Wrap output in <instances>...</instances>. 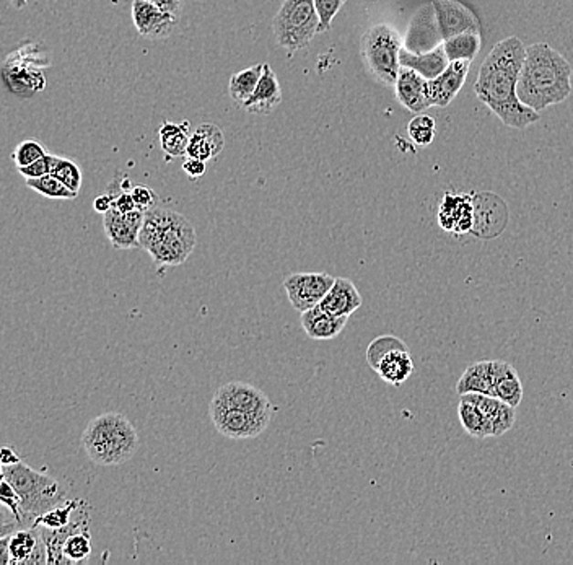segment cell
Segmentation results:
<instances>
[{"label":"cell","instance_id":"6da1fadb","mask_svg":"<svg viewBox=\"0 0 573 565\" xmlns=\"http://www.w3.org/2000/svg\"><path fill=\"white\" fill-rule=\"evenodd\" d=\"M526 48L516 37H505L492 48L476 80V95L505 126L525 129L539 121V112L521 103L518 80Z\"/></svg>","mask_w":573,"mask_h":565},{"label":"cell","instance_id":"7a4b0ae2","mask_svg":"<svg viewBox=\"0 0 573 565\" xmlns=\"http://www.w3.org/2000/svg\"><path fill=\"white\" fill-rule=\"evenodd\" d=\"M572 93V66L547 43L526 48L518 80V98L535 112L564 103Z\"/></svg>","mask_w":573,"mask_h":565},{"label":"cell","instance_id":"3957f363","mask_svg":"<svg viewBox=\"0 0 573 565\" xmlns=\"http://www.w3.org/2000/svg\"><path fill=\"white\" fill-rule=\"evenodd\" d=\"M194 246L196 230L186 217L162 208L145 212L139 248L152 256L156 268L185 264Z\"/></svg>","mask_w":573,"mask_h":565},{"label":"cell","instance_id":"277c9868","mask_svg":"<svg viewBox=\"0 0 573 565\" xmlns=\"http://www.w3.org/2000/svg\"><path fill=\"white\" fill-rule=\"evenodd\" d=\"M82 443L90 462L100 466H118L134 456L139 448V435L127 417L106 412L90 421L83 432Z\"/></svg>","mask_w":573,"mask_h":565},{"label":"cell","instance_id":"5b68a950","mask_svg":"<svg viewBox=\"0 0 573 565\" xmlns=\"http://www.w3.org/2000/svg\"><path fill=\"white\" fill-rule=\"evenodd\" d=\"M2 477L14 485L22 498L23 517L37 525V517L66 502V492L48 474L37 473L25 463L2 466Z\"/></svg>","mask_w":573,"mask_h":565},{"label":"cell","instance_id":"8992f818","mask_svg":"<svg viewBox=\"0 0 573 565\" xmlns=\"http://www.w3.org/2000/svg\"><path fill=\"white\" fill-rule=\"evenodd\" d=\"M401 37L387 23L375 25L362 37V58L365 66L383 85H395L401 69Z\"/></svg>","mask_w":573,"mask_h":565},{"label":"cell","instance_id":"52a82bcc","mask_svg":"<svg viewBox=\"0 0 573 565\" xmlns=\"http://www.w3.org/2000/svg\"><path fill=\"white\" fill-rule=\"evenodd\" d=\"M272 30L277 43L285 49L293 52L306 48L320 33L314 0H285L274 16Z\"/></svg>","mask_w":573,"mask_h":565},{"label":"cell","instance_id":"ba28073f","mask_svg":"<svg viewBox=\"0 0 573 565\" xmlns=\"http://www.w3.org/2000/svg\"><path fill=\"white\" fill-rule=\"evenodd\" d=\"M210 419L217 432L227 439H254L268 429L271 419L258 417L245 410L228 408L220 402H210Z\"/></svg>","mask_w":573,"mask_h":565},{"label":"cell","instance_id":"9c48e42d","mask_svg":"<svg viewBox=\"0 0 573 565\" xmlns=\"http://www.w3.org/2000/svg\"><path fill=\"white\" fill-rule=\"evenodd\" d=\"M335 277L326 272H297L285 277L283 289L297 312L303 313L320 305L334 285Z\"/></svg>","mask_w":573,"mask_h":565},{"label":"cell","instance_id":"30bf717a","mask_svg":"<svg viewBox=\"0 0 573 565\" xmlns=\"http://www.w3.org/2000/svg\"><path fill=\"white\" fill-rule=\"evenodd\" d=\"M212 401L220 402L228 408L245 410L253 416L272 419L274 406L269 401L268 396L260 388L253 387L243 381H231L217 389Z\"/></svg>","mask_w":573,"mask_h":565},{"label":"cell","instance_id":"8fae6325","mask_svg":"<svg viewBox=\"0 0 573 565\" xmlns=\"http://www.w3.org/2000/svg\"><path fill=\"white\" fill-rule=\"evenodd\" d=\"M443 41L445 39L440 30L439 18L432 2L417 8L416 14L410 18L404 48L408 51L422 54L443 45Z\"/></svg>","mask_w":573,"mask_h":565},{"label":"cell","instance_id":"7c38bea8","mask_svg":"<svg viewBox=\"0 0 573 565\" xmlns=\"http://www.w3.org/2000/svg\"><path fill=\"white\" fill-rule=\"evenodd\" d=\"M143 219H145V212L141 208L122 214L120 210L111 208L106 214H103L104 233L112 248L116 250L139 248V237H141Z\"/></svg>","mask_w":573,"mask_h":565},{"label":"cell","instance_id":"4fadbf2b","mask_svg":"<svg viewBox=\"0 0 573 565\" xmlns=\"http://www.w3.org/2000/svg\"><path fill=\"white\" fill-rule=\"evenodd\" d=\"M8 536V559L10 564H48V549L41 527L16 529Z\"/></svg>","mask_w":573,"mask_h":565},{"label":"cell","instance_id":"5bb4252c","mask_svg":"<svg viewBox=\"0 0 573 565\" xmlns=\"http://www.w3.org/2000/svg\"><path fill=\"white\" fill-rule=\"evenodd\" d=\"M432 4L443 39L458 37L468 31L481 33V23L476 14L460 0H432Z\"/></svg>","mask_w":573,"mask_h":565},{"label":"cell","instance_id":"9a60e30c","mask_svg":"<svg viewBox=\"0 0 573 565\" xmlns=\"http://www.w3.org/2000/svg\"><path fill=\"white\" fill-rule=\"evenodd\" d=\"M133 20L142 37L156 39L168 37L178 23L179 16L164 12L150 0H134Z\"/></svg>","mask_w":573,"mask_h":565},{"label":"cell","instance_id":"2e32d148","mask_svg":"<svg viewBox=\"0 0 573 565\" xmlns=\"http://www.w3.org/2000/svg\"><path fill=\"white\" fill-rule=\"evenodd\" d=\"M395 87L396 98L409 112H422L433 106L429 80L416 70L409 68L399 69Z\"/></svg>","mask_w":573,"mask_h":565},{"label":"cell","instance_id":"e0dca14e","mask_svg":"<svg viewBox=\"0 0 573 565\" xmlns=\"http://www.w3.org/2000/svg\"><path fill=\"white\" fill-rule=\"evenodd\" d=\"M439 222L441 229L453 233H468L474 225L472 197L468 194H445L440 204Z\"/></svg>","mask_w":573,"mask_h":565},{"label":"cell","instance_id":"ac0fdd59","mask_svg":"<svg viewBox=\"0 0 573 565\" xmlns=\"http://www.w3.org/2000/svg\"><path fill=\"white\" fill-rule=\"evenodd\" d=\"M472 60H454L450 62L443 74H440L437 79L429 80L430 85V98L433 106H448L453 101L458 91L462 89L464 80L468 77L469 68Z\"/></svg>","mask_w":573,"mask_h":565},{"label":"cell","instance_id":"d6986e66","mask_svg":"<svg viewBox=\"0 0 573 565\" xmlns=\"http://www.w3.org/2000/svg\"><path fill=\"white\" fill-rule=\"evenodd\" d=\"M349 316H334L320 305L302 313L300 321L306 336L314 341H331L343 333Z\"/></svg>","mask_w":573,"mask_h":565},{"label":"cell","instance_id":"ffe728a7","mask_svg":"<svg viewBox=\"0 0 573 565\" xmlns=\"http://www.w3.org/2000/svg\"><path fill=\"white\" fill-rule=\"evenodd\" d=\"M364 300L355 283L345 277H337L320 306L334 316H350L362 306Z\"/></svg>","mask_w":573,"mask_h":565},{"label":"cell","instance_id":"44dd1931","mask_svg":"<svg viewBox=\"0 0 573 565\" xmlns=\"http://www.w3.org/2000/svg\"><path fill=\"white\" fill-rule=\"evenodd\" d=\"M460 398L469 402H474L483 410L487 419L491 421L493 437H500L514 427L515 419H516L515 408L506 404L505 401H502L499 398L481 393L462 394Z\"/></svg>","mask_w":573,"mask_h":565},{"label":"cell","instance_id":"7402d4cb","mask_svg":"<svg viewBox=\"0 0 573 565\" xmlns=\"http://www.w3.org/2000/svg\"><path fill=\"white\" fill-rule=\"evenodd\" d=\"M282 101V90L277 80V75L269 64H264L260 83L254 90L253 97L249 98L243 108L253 114H269L274 112Z\"/></svg>","mask_w":573,"mask_h":565},{"label":"cell","instance_id":"603a6c76","mask_svg":"<svg viewBox=\"0 0 573 565\" xmlns=\"http://www.w3.org/2000/svg\"><path fill=\"white\" fill-rule=\"evenodd\" d=\"M399 62H401V68L412 69L425 77L427 80H432V79H437L440 74H443L448 64H450L443 45H440L432 51L422 52V54L408 51L402 46Z\"/></svg>","mask_w":573,"mask_h":565},{"label":"cell","instance_id":"cb8c5ba5","mask_svg":"<svg viewBox=\"0 0 573 565\" xmlns=\"http://www.w3.org/2000/svg\"><path fill=\"white\" fill-rule=\"evenodd\" d=\"M523 394V383L514 365L504 360H493V396L514 408H518Z\"/></svg>","mask_w":573,"mask_h":565},{"label":"cell","instance_id":"d4e9b609","mask_svg":"<svg viewBox=\"0 0 573 565\" xmlns=\"http://www.w3.org/2000/svg\"><path fill=\"white\" fill-rule=\"evenodd\" d=\"M225 147V139L222 131L216 124H202L191 134L189 145H187L186 156L199 158L208 162L216 158Z\"/></svg>","mask_w":573,"mask_h":565},{"label":"cell","instance_id":"484cf974","mask_svg":"<svg viewBox=\"0 0 573 565\" xmlns=\"http://www.w3.org/2000/svg\"><path fill=\"white\" fill-rule=\"evenodd\" d=\"M383 381L393 387H401L414 373V362L410 357L409 349H395L387 352L375 368Z\"/></svg>","mask_w":573,"mask_h":565},{"label":"cell","instance_id":"4316f807","mask_svg":"<svg viewBox=\"0 0 573 565\" xmlns=\"http://www.w3.org/2000/svg\"><path fill=\"white\" fill-rule=\"evenodd\" d=\"M456 393H481L493 396V360L469 365L456 383Z\"/></svg>","mask_w":573,"mask_h":565},{"label":"cell","instance_id":"83f0119b","mask_svg":"<svg viewBox=\"0 0 573 565\" xmlns=\"http://www.w3.org/2000/svg\"><path fill=\"white\" fill-rule=\"evenodd\" d=\"M458 417H460V422L464 427V431L468 432L471 437H474V439L493 437L491 421L474 402L460 400Z\"/></svg>","mask_w":573,"mask_h":565},{"label":"cell","instance_id":"f1b7e54d","mask_svg":"<svg viewBox=\"0 0 573 565\" xmlns=\"http://www.w3.org/2000/svg\"><path fill=\"white\" fill-rule=\"evenodd\" d=\"M189 123H164L160 127V142L162 149L168 158L186 156L187 145H189Z\"/></svg>","mask_w":573,"mask_h":565},{"label":"cell","instance_id":"f546056e","mask_svg":"<svg viewBox=\"0 0 573 565\" xmlns=\"http://www.w3.org/2000/svg\"><path fill=\"white\" fill-rule=\"evenodd\" d=\"M481 33L468 31L462 33L458 37H448L443 41V48L447 52V58L450 62L454 60H474L477 52L481 49Z\"/></svg>","mask_w":573,"mask_h":565},{"label":"cell","instance_id":"4dcf8cb0","mask_svg":"<svg viewBox=\"0 0 573 565\" xmlns=\"http://www.w3.org/2000/svg\"><path fill=\"white\" fill-rule=\"evenodd\" d=\"M262 70H264V64H256L253 68L243 69L239 74L233 75L230 79V87H228L231 100L243 106L249 98L253 97Z\"/></svg>","mask_w":573,"mask_h":565},{"label":"cell","instance_id":"1f68e13d","mask_svg":"<svg viewBox=\"0 0 573 565\" xmlns=\"http://www.w3.org/2000/svg\"><path fill=\"white\" fill-rule=\"evenodd\" d=\"M27 187H31L33 191L49 197V199H75L79 194L70 191L62 181L56 178L51 173H48L45 176L39 178L27 179Z\"/></svg>","mask_w":573,"mask_h":565},{"label":"cell","instance_id":"d6a6232c","mask_svg":"<svg viewBox=\"0 0 573 565\" xmlns=\"http://www.w3.org/2000/svg\"><path fill=\"white\" fill-rule=\"evenodd\" d=\"M64 559L66 564H79L91 554V538H90L89 528L79 529L68 536L64 543Z\"/></svg>","mask_w":573,"mask_h":565},{"label":"cell","instance_id":"836d02e7","mask_svg":"<svg viewBox=\"0 0 573 565\" xmlns=\"http://www.w3.org/2000/svg\"><path fill=\"white\" fill-rule=\"evenodd\" d=\"M51 175L62 181L74 193L79 194L82 187V172L79 165L74 164L72 160L51 155Z\"/></svg>","mask_w":573,"mask_h":565},{"label":"cell","instance_id":"e575fe53","mask_svg":"<svg viewBox=\"0 0 573 565\" xmlns=\"http://www.w3.org/2000/svg\"><path fill=\"white\" fill-rule=\"evenodd\" d=\"M79 508L77 500H66L64 504L54 506L49 512L37 517V525L45 527V528L59 529L70 525V521L74 518L75 510Z\"/></svg>","mask_w":573,"mask_h":565},{"label":"cell","instance_id":"d590c367","mask_svg":"<svg viewBox=\"0 0 573 565\" xmlns=\"http://www.w3.org/2000/svg\"><path fill=\"white\" fill-rule=\"evenodd\" d=\"M395 349H409V347L398 336H380L368 346V349H366V362L375 370L378 367V362H380L381 358L385 357L387 352Z\"/></svg>","mask_w":573,"mask_h":565},{"label":"cell","instance_id":"8d00e7d4","mask_svg":"<svg viewBox=\"0 0 573 565\" xmlns=\"http://www.w3.org/2000/svg\"><path fill=\"white\" fill-rule=\"evenodd\" d=\"M409 135L410 139L419 145L432 144L435 139V120L419 112V116L409 123Z\"/></svg>","mask_w":573,"mask_h":565},{"label":"cell","instance_id":"74e56055","mask_svg":"<svg viewBox=\"0 0 573 565\" xmlns=\"http://www.w3.org/2000/svg\"><path fill=\"white\" fill-rule=\"evenodd\" d=\"M46 155H48V154H46L45 147H43L39 142L25 141L16 147L12 158H14V162H16L18 168H23V166L35 164L37 160Z\"/></svg>","mask_w":573,"mask_h":565},{"label":"cell","instance_id":"f35d334b","mask_svg":"<svg viewBox=\"0 0 573 565\" xmlns=\"http://www.w3.org/2000/svg\"><path fill=\"white\" fill-rule=\"evenodd\" d=\"M345 0H314V7L320 16V33H326L331 28L335 14L341 10Z\"/></svg>","mask_w":573,"mask_h":565},{"label":"cell","instance_id":"ab89813d","mask_svg":"<svg viewBox=\"0 0 573 565\" xmlns=\"http://www.w3.org/2000/svg\"><path fill=\"white\" fill-rule=\"evenodd\" d=\"M18 172L25 179L39 178V176H45L48 173H51V155L43 156L37 160L35 164L28 165V166H23L18 168Z\"/></svg>","mask_w":573,"mask_h":565},{"label":"cell","instance_id":"60d3db41","mask_svg":"<svg viewBox=\"0 0 573 565\" xmlns=\"http://www.w3.org/2000/svg\"><path fill=\"white\" fill-rule=\"evenodd\" d=\"M133 196H134L135 204L137 208L147 212L149 208H155L156 194L150 189L149 187H133Z\"/></svg>","mask_w":573,"mask_h":565},{"label":"cell","instance_id":"b9f144b4","mask_svg":"<svg viewBox=\"0 0 573 565\" xmlns=\"http://www.w3.org/2000/svg\"><path fill=\"white\" fill-rule=\"evenodd\" d=\"M112 196V208H116V210H120L122 214H127V212H134L137 210V204L134 201V196L131 191H121L120 194L110 193Z\"/></svg>","mask_w":573,"mask_h":565},{"label":"cell","instance_id":"7bdbcfd3","mask_svg":"<svg viewBox=\"0 0 573 565\" xmlns=\"http://www.w3.org/2000/svg\"><path fill=\"white\" fill-rule=\"evenodd\" d=\"M183 170L186 172L187 176L191 179L201 178L206 173V162L199 160V158H193V156H186L185 164H183Z\"/></svg>","mask_w":573,"mask_h":565},{"label":"cell","instance_id":"ee69618b","mask_svg":"<svg viewBox=\"0 0 573 565\" xmlns=\"http://www.w3.org/2000/svg\"><path fill=\"white\" fill-rule=\"evenodd\" d=\"M154 2L155 5L164 10V12H170L173 16H181V10H183V0H150Z\"/></svg>","mask_w":573,"mask_h":565},{"label":"cell","instance_id":"f6af8a7d","mask_svg":"<svg viewBox=\"0 0 573 565\" xmlns=\"http://www.w3.org/2000/svg\"><path fill=\"white\" fill-rule=\"evenodd\" d=\"M20 456L16 453V450H12L10 446H4L2 448V454H0V463H2V466H10V464H16V463H20Z\"/></svg>","mask_w":573,"mask_h":565},{"label":"cell","instance_id":"bcb514c9","mask_svg":"<svg viewBox=\"0 0 573 565\" xmlns=\"http://www.w3.org/2000/svg\"><path fill=\"white\" fill-rule=\"evenodd\" d=\"M112 208V196L111 194H103V196H98L95 202H93V208L100 212V214H106L110 208Z\"/></svg>","mask_w":573,"mask_h":565},{"label":"cell","instance_id":"7dc6e473","mask_svg":"<svg viewBox=\"0 0 573 565\" xmlns=\"http://www.w3.org/2000/svg\"><path fill=\"white\" fill-rule=\"evenodd\" d=\"M12 2H14V5H16V8H23L28 4V0H12Z\"/></svg>","mask_w":573,"mask_h":565}]
</instances>
